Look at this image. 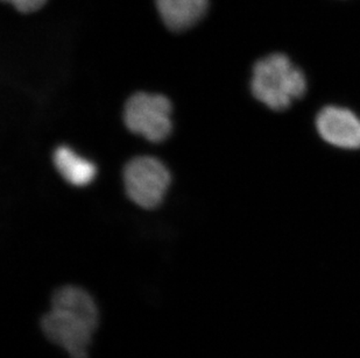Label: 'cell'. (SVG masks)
Wrapping results in <instances>:
<instances>
[{"label": "cell", "instance_id": "cell-1", "mask_svg": "<svg viewBox=\"0 0 360 358\" xmlns=\"http://www.w3.org/2000/svg\"><path fill=\"white\" fill-rule=\"evenodd\" d=\"M252 95L273 111L287 110L307 91L306 76L283 54H271L253 67Z\"/></svg>", "mask_w": 360, "mask_h": 358}, {"label": "cell", "instance_id": "cell-2", "mask_svg": "<svg viewBox=\"0 0 360 358\" xmlns=\"http://www.w3.org/2000/svg\"><path fill=\"white\" fill-rule=\"evenodd\" d=\"M169 99L162 95L136 92L124 107V122L129 132L150 142H161L172 132Z\"/></svg>", "mask_w": 360, "mask_h": 358}, {"label": "cell", "instance_id": "cell-3", "mask_svg": "<svg viewBox=\"0 0 360 358\" xmlns=\"http://www.w3.org/2000/svg\"><path fill=\"white\" fill-rule=\"evenodd\" d=\"M126 194L138 206L152 210L160 205L170 183L169 171L159 159L140 156L122 171Z\"/></svg>", "mask_w": 360, "mask_h": 358}, {"label": "cell", "instance_id": "cell-4", "mask_svg": "<svg viewBox=\"0 0 360 358\" xmlns=\"http://www.w3.org/2000/svg\"><path fill=\"white\" fill-rule=\"evenodd\" d=\"M40 327L48 341L63 349L70 358H88L97 329L79 315L54 307L41 318Z\"/></svg>", "mask_w": 360, "mask_h": 358}, {"label": "cell", "instance_id": "cell-5", "mask_svg": "<svg viewBox=\"0 0 360 358\" xmlns=\"http://www.w3.org/2000/svg\"><path fill=\"white\" fill-rule=\"evenodd\" d=\"M316 128L321 138L333 147L360 149V118L347 108H323L317 115Z\"/></svg>", "mask_w": 360, "mask_h": 358}, {"label": "cell", "instance_id": "cell-6", "mask_svg": "<svg viewBox=\"0 0 360 358\" xmlns=\"http://www.w3.org/2000/svg\"><path fill=\"white\" fill-rule=\"evenodd\" d=\"M163 25L175 33L188 31L207 14L210 0H154Z\"/></svg>", "mask_w": 360, "mask_h": 358}, {"label": "cell", "instance_id": "cell-7", "mask_svg": "<svg viewBox=\"0 0 360 358\" xmlns=\"http://www.w3.org/2000/svg\"><path fill=\"white\" fill-rule=\"evenodd\" d=\"M51 307L70 312L98 327L99 311L95 299L88 291L75 285L58 287L51 296Z\"/></svg>", "mask_w": 360, "mask_h": 358}, {"label": "cell", "instance_id": "cell-8", "mask_svg": "<svg viewBox=\"0 0 360 358\" xmlns=\"http://www.w3.org/2000/svg\"><path fill=\"white\" fill-rule=\"evenodd\" d=\"M53 162L58 173L72 185L85 186L95 177V166L88 159L79 157L67 145L55 149Z\"/></svg>", "mask_w": 360, "mask_h": 358}, {"label": "cell", "instance_id": "cell-9", "mask_svg": "<svg viewBox=\"0 0 360 358\" xmlns=\"http://www.w3.org/2000/svg\"><path fill=\"white\" fill-rule=\"evenodd\" d=\"M3 1L10 4L11 6L19 13L30 14L41 10L47 4L48 0H3Z\"/></svg>", "mask_w": 360, "mask_h": 358}]
</instances>
